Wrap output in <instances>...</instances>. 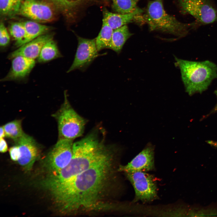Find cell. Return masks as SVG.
Segmentation results:
<instances>
[{
  "instance_id": "obj_1",
  "label": "cell",
  "mask_w": 217,
  "mask_h": 217,
  "mask_svg": "<svg viewBox=\"0 0 217 217\" xmlns=\"http://www.w3.org/2000/svg\"><path fill=\"white\" fill-rule=\"evenodd\" d=\"M113 156L109 157L50 191L63 212L109 210L102 201L111 175Z\"/></svg>"
},
{
  "instance_id": "obj_2",
  "label": "cell",
  "mask_w": 217,
  "mask_h": 217,
  "mask_svg": "<svg viewBox=\"0 0 217 217\" xmlns=\"http://www.w3.org/2000/svg\"><path fill=\"white\" fill-rule=\"evenodd\" d=\"M103 131L96 128L84 137L74 143L73 155L69 164L58 172L49 175L46 182L55 188L108 157L114 149L106 144Z\"/></svg>"
},
{
  "instance_id": "obj_3",
  "label": "cell",
  "mask_w": 217,
  "mask_h": 217,
  "mask_svg": "<svg viewBox=\"0 0 217 217\" xmlns=\"http://www.w3.org/2000/svg\"><path fill=\"white\" fill-rule=\"evenodd\" d=\"M175 65L180 69L186 92L190 96L202 93L217 78V65L206 60L188 61L175 58Z\"/></svg>"
},
{
  "instance_id": "obj_4",
  "label": "cell",
  "mask_w": 217,
  "mask_h": 217,
  "mask_svg": "<svg viewBox=\"0 0 217 217\" xmlns=\"http://www.w3.org/2000/svg\"><path fill=\"white\" fill-rule=\"evenodd\" d=\"M145 23L150 31H156L180 38L185 36L191 29L199 24L194 22H181L169 14L164 9L162 0L149 1L143 14Z\"/></svg>"
},
{
  "instance_id": "obj_5",
  "label": "cell",
  "mask_w": 217,
  "mask_h": 217,
  "mask_svg": "<svg viewBox=\"0 0 217 217\" xmlns=\"http://www.w3.org/2000/svg\"><path fill=\"white\" fill-rule=\"evenodd\" d=\"M64 93V102L53 116L57 121L59 138L73 140L83 134L87 121L73 108L66 91Z\"/></svg>"
},
{
  "instance_id": "obj_6",
  "label": "cell",
  "mask_w": 217,
  "mask_h": 217,
  "mask_svg": "<svg viewBox=\"0 0 217 217\" xmlns=\"http://www.w3.org/2000/svg\"><path fill=\"white\" fill-rule=\"evenodd\" d=\"M180 12L193 16L199 25L217 20V8L212 0H177Z\"/></svg>"
},
{
  "instance_id": "obj_7",
  "label": "cell",
  "mask_w": 217,
  "mask_h": 217,
  "mask_svg": "<svg viewBox=\"0 0 217 217\" xmlns=\"http://www.w3.org/2000/svg\"><path fill=\"white\" fill-rule=\"evenodd\" d=\"M125 173L134 190L133 202L147 203L157 199L156 184L152 175L143 171Z\"/></svg>"
},
{
  "instance_id": "obj_8",
  "label": "cell",
  "mask_w": 217,
  "mask_h": 217,
  "mask_svg": "<svg viewBox=\"0 0 217 217\" xmlns=\"http://www.w3.org/2000/svg\"><path fill=\"white\" fill-rule=\"evenodd\" d=\"M73 140L59 138L49 152L45 162L49 174L58 172L69 164L73 155Z\"/></svg>"
},
{
  "instance_id": "obj_9",
  "label": "cell",
  "mask_w": 217,
  "mask_h": 217,
  "mask_svg": "<svg viewBox=\"0 0 217 217\" xmlns=\"http://www.w3.org/2000/svg\"><path fill=\"white\" fill-rule=\"evenodd\" d=\"M56 11L48 0H23L18 14L38 23H46L55 19Z\"/></svg>"
},
{
  "instance_id": "obj_10",
  "label": "cell",
  "mask_w": 217,
  "mask_h": 217,
  "mask_svg": "<svg viewBox=\"0 0 217 217\" xmlns=\"http://www.w3.org/2000/svg\"><path fill=\"white\" fill-rule=\"evenodd\" d=\"M77 38L78 45L74 59L67 73L76 69L84 71L96 58L101 55L98 53L96 38L88 39L78 36Z\"/></svg>"
},
{
  "instance_id": "obj_11",
  "label": "cell",
  "mask_w": 217,
  "mask_h": 217,
  "mask_svg": "<svg viewBox=\"0 0 217 217\" xmlns=\"http://www.w3.org/2000/svg\"><path fill=\"white\" fill-rule=\"evenodd\" d=\"M154 154V146L149 143L130 162L125 165H120L118 171L127 173L152 171L155 167Z\"/></svg>"
},
{
  "instance_id": "obj_12",
  "label": "cell",
  "mask_w": 217,
  "mask_h": 217,
  "mask_svg": "<svg viewBox=\"0 0 217 217\" xmlns=\"http://www.w3.org/2000/svg\"><path fill=\"white\" fill-rule=\"evenodd\" d=\"M15 141L20 153L18 163L25 170H30L39 155V149L36 142L33 137L25 133Z\"/></svg>"
},
{
  "instance_id": "obj_13",
  "label": "cell",
  "mask_w": 217,
  "mask_h": 217,
  "mask_svg": "<svg viewBox=\"0 0 217 217\" xmlns=\"http://www.w3.org/2000/svg\"><path fill=\"white\" fill-rule=\"evenodd\" d=\"M54 33L49 32L45 34L22 45L10 53L8 58L21 56L35 59L37 58L43 46L48 42L53 39Z\"/></svg>"
},
{
  "instance_id": "obj_14",
  "label": "cell",
  "mask_w": 217,
  "mask_h": 217,
  "mask_svg": "<svg viewBox=\"0 0 217 217\" xmlns=\"http://www.w3.org/2000/svg\"><path fill=\"white\" fill-rule=\"evenodd\" d=\"M143 12L144 10L141 8L133 13L122 14L112 13L105 9L103 12L102 21L113 30L131 22H135L141 25L145 24L143 17Z\"/></svg>"
},
{
  "instance_id": "obj_15",
  "label": "cell",
  "mask_w": 217,
  "mask_h": 217,
  "mask_svg": "<svg viewBox=\"0 0 217 217\" xmlns=\"http://www.w3.org/2000/svg\"><path fill=\"white\" fill-rule=\"evenodd\" d=\"M12 59L10 70L7 75L1 79V81L24 79L28 75L35 65V59L23 56H17Z\"/></svg>"
},
{
  "instance_id": "obj_16",
  "label": "cell",
  "mask_w": 217,
  "mask_h": 217,
  "mask_svg": "<svg viewBox=\"0 0 217 217\" xmlns=\"http://www.w3.org/2000/svg\"><path fill=\"white\" fill-rule=\"evenodd\" d=\"M22 22L25 28L26 34L21 46L39 36L49 33L52 29L50 27L32 20Z\"/></svg>"
},
{
  "instance_id": "obj_17",
  "label": "cell",
  "mask_w": 217,
  "mask_h": 217,
  "mask_svg": "<svg viewBox=\"0 0 217 217\" xmlns=\"http://www.w3.org/2000/svg\"><path fill=\"white\" fill-rule=\"evenodd\" d=\"M133 35L127 25L113 30L109 49L119 54L125 42Z\"/></svg>"
},
{
  "instance_id": "obj_18",
  "label": "cell",
  "mask_w": 217,
  "mask_h": 217,
  "mask_svg": "<svg viewBox=\"0 0 217 217\" xmlns=\"http://www.w3.org/2000/svg\"><path fill=\"white\" fill-rule=\"evenodd\" d=\"M62 57L57 43L53 39L43 46L37 58L38 62L45 63Z\"/></svg>"
},
{
  "instance_id": "obj_19",
  "label": "cell",
  "mask_w": 217,
  "mask_h": 217,
  "mask_svg": "<svg viewBox=\"0 0 217 217\" xmlns=\"http://www.w3.org/2000/svg\"><path fill=\"white\" fill-rule=\"evenodd\" d=\"M52 3L57 11L67 17L72 15L74 11L85 0H47Z\"/></svg>"
},
{
  "instance_id": "obj_20",
  "label": "cell",
  "mask_w": 217,
  "mask_h": 217,
  "mask_svg": "<svg viewBox=\"0 0 217 217\" xmlns=\"http://www.w3.org/2000/svg\"><path fill=\"white\" fill-rule=\"evenodd\" d=\"M140 0H112V8L115 13L126 14L135 12L141 8L137 4Z\"/></svg>"
},
{
  "instance_id": "obj_21",
  "label": "cell",
  "mask_w": 217,
  "mask_h": 217,
  "mask_svg": "<svg viewBox=\"0 0 217 217\" xmlns=\"http://www.w3.org/2000/svg\"><path fill=\"white\" fill-rule=\"evenodd\" d=\"M113 30L102 21L101 30L96 38V43L98 52L104 49H110Z\"/></svg>"
},
{
  "instance_id": "obj_22",
  "label": "cell",
  "mask_w": 217,
  "mask_h": 217,
  "mask_svg": "<svg viewBox=\"0 0 217 217\" xmlns=\"http://www.w3.org/2000/svg\"><path fill=\"white\" fill-rule=\"evenodd\" d=\"M22 0H0L1 17L10 18L18 14Z\"/></svg>"
},
{
  "instance_id": "obj_23",
  "label": "cell",
  "mask_w": 217,
  "mask_h": 217,
  "mask_svg": "<svg viewBox=\"0 0 217 217\" xmlns=\"http://www.w3.org/2000/svg\"><path fill=\"white\" fill-rule=\"evenodd\" d=\"M9 30L11 35L15 41V46L17 47L21 46L26 34L25 28L22 22L12 23L9 27Z\"/></svg>"
},
{
  "instance_id": "obj_24",
  "label": "cell",
  "mask_w": 217,
  "mask_h": 217,
  "mask_svg": "<svg viewBox=\"0 0 217 217\" xmlns=\"http://www.w3.org/2000/svg\"><path fill=\"white\" fill-rule=\"evenodd\" d=\"M3 126L6 136L14 141L21 137L24 134L22 129L20 120H14L6 124Z\"/></svg>"
},
{
  "instance_id": "obj_25",
  "label": "cell",
  "mask_w": 217,
  "mask_h": 217,
  "mask_svg": "<svg viewBox=\"0 0 217 217\" xmlns=\"http://www.w3.org/2000/svg\"><path fill=\"white\" fill-rule=\"evenodd\" d=\"M10 42V36L3 23L0 24V45L4 47L7 46Z\"/></svg>"
},
{
  "instance_id": "obj_26",
  "label": "cell",
  "mask_w": 217,
  "mask_h": 217,
  "mask_svg": "<svg viewBox=\"0 0 217 217\" xmlns=\"http://www.w3.org/2000/svg\"><path fill=\"white\" fill-rule=\"evenodd\" d=\"M9 152L11 159L13 161H18L20 156V153L18 146H16L11 147Z\"/></svg>"
},
{
  "instance_id": "obj_27",
  "label": "cell",
  "mask_w": 217,
  "mask_h": 217,
  "mask_svg": "<svg viewBox=\"0 0 217 217\" xmlns=\"http://www.w3.org/2000/svg\"><path fill=\"white\" fill-rule=\"evenodd\" d=\"M8 147L7 143L3 138H0V151L1 153H4L8 150Z\"/></svg>"
},
{
  "instance_id": "obj_28",
  "label": "cell",
  "mask_w": 217,
  "mask_h": 217,
  "mask_svg": "<svg viewBox=\"0 0 217 217\" xmlns=\"http://www.w3.org/2000/svg\"><path fill=\"white\" fill-rule=\"evenodd\" d=\"M5 136V133L3 126H1L0 128V138H3Z\"/></svg>"
},
{
  "instance_id": "obj_29",
  "label": "cell",
  "mask_w": 217,
  "mask_h": 217,
  "mask_svg": "<svg viewBox=\"0 0 217 217\" xmlns=\"http://www.w3.org/2000/svg\"><path fill=\"white\" fill-rule=\"evenodd\" d=\"M215 95L216 96V97H217V90H215ZM212 112H217V102L216 104V105H215V107L212 110Z\"/></svg>"
}]
</instances>
